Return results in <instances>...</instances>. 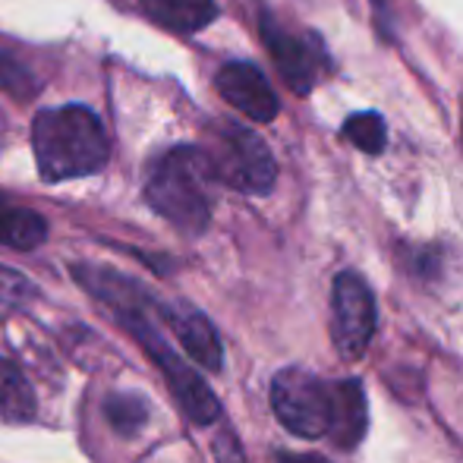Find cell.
Here are the masks:
<instances>
[{"mask_svg": "<svg viewBox=\"0 0 463 463\" xmlns=\"http://www.w3.org/2000/svg\"><path fill=\"white\" fill-rule=\"evenodd\" d=\"M165 325L177 335L180 347L186 350L189 360H195L199 366L218 372L224 363V347H221V337L214 331V325L202 316L199 309H189V306H167L165 303Z\"/></svg>", "mask_w": 463, "mask_h": 463, "instance_id": "8", "label": "cell"}, {"mask_svg": "<svg viewBox=\"0 0 463 463\" xmlns=\"http://www.w3.org/2000/svg\"><path fill=\"white\" fill-rule=\"evenodd\" d=\"M139 6L171 32H199L218 19L214 0H139Z\"/></svg>", "mask_w": 463, "mask_h": 463, "instance_id": "11", "label": "cell"}, {"mask_svg": "<svg viewBox=\"0 0 463 463\" xmlns=\"http://www.w3.org/2000/svg\"><path fill=\"white\" fill-rule=\"evenodd\" d=\"M214 86H218L221 98L233 110H240V114L256 123H271L280 110L275 89H271V82L265 80V73L256 63H246V61L224 63L218 70V76H214Z\"/></svg>", "mask_w": 463, "mask_h": 463, "instance_id": "7", "label": "cell"}, {"mask_svg": "<svg viewBox=\"0 0 463 463\" xmlns=\"http://www.w3.org/2000/svg\"><path fill=\"white\" fill-rule=\"evenodd\" d=\"M32 148H35L38 174L48 184L92 177L110 158L108 133L86 104L38 110L32 123Z\"/></svg>", "mask_w": 463, "mask_h": 463, "instance_id": "2", "label": "cell"}, {"mask_svg": "<svg viewBox=\"0 0 463 463\" xmlns=\"http://www.w3.org/2000/svg\"><path fill=\"white\" fill-rule=\"evenodd\" d=\"M76 280L86 287L92 297L101 299L104 306H110V312L117 316V322L148 350L158 369L165 372L167 384H171L174 397L184 407V413L199 426L218 420L221 403L212 394L202 375L193 366H186L177 356V350L165 341L161 328H165V303L155 299L139 280L120 275L114 269H101V265H76L73 269Z\"/></svg>", "mask_w": 463, "mask_h": 463, "instance_id": "1", "label": "cell"}, {"mask_svg": "<svg viewBox=\"0 0 463 463\" xmlns=\"http://www.w3.org/2000/svg\"><path fill=\"white\" fill-rule=\"evenodd\" d=\"M344 139H350V146H356L366 155H378L384 148V139H388V129H384L382 117L372 114H350L347 123H344Z\"/></svg>", "mask_w": 463, "mask_h": 463, "instance_id": "15", "label": "cell"}, {"mask_svg": "<svg viewBox=\"0 0 463 463\" xmlns=\"http://www.w3.org/2000/svg\"><path fill=\"white\" fill-rule=\"evenodd\" d=\"M212 174L218 184L237 189L246 195L271 193L278 180V165L271 148L250 127H240L233 120H221L208 127V142L202 146Z\"/></svg>", "mask_w": 463, "mask_h": 463, "instance_id": "4", "label": "cell"}, {"mask_svg": "<svg viewBox=\"0 0 463 463\" xmlns=\"http://www.w3.org/2000/svg\"><path fill=\"white\" fill-rule=\"evenodd\" d=\"M262 38L269 44V54L275 57L284 82L297 95H309V89L316 86V61H312V51L303 38L290 35L284 25H278L271 16L262 19Z\"/></svg>", "mask_w": 463, "mask_h": 463, "instance_id": "9", "label": "cell"}, {"mask_svg": "<svg viewBox=\"0 0 463 463\" xmlns=\"http://www.w3.org/2000/svg\"><path fill=\"white\" fill-rule=\"evenodd\" d=\"M48 240V221L38 212L0 195V246L10 250H35Z\"/></svg>", "mask_w": 463, "mask_h": 463, "instance_id": "12", "label": "cell"}, {"mask_svg": "<svg viewBox=\"0 0 463 463\" xmlns=\"http://www.w3.org/2000/svg\"><path fill=\"white\" fill-rule=\"evenodd\" d=\"M0 89L16 101H29L35 95V80L29 76V70L19 67V61H13L10 54L0 51Z\"/></svg>", "mask_w": 463, "mask_h": 463, "instance_id": "16", "label": "cell"}, {"mask_svg": "<svg viewBox=\"0 0 463 463\" xmlns=\"http://www.w3.org/2000/svg\"><path fill=\"white\" fill-rule=\"evenodd\" d=\"M104 416H108V422L114 426V432L133 439L148 422V401L139 394H110L108 401H104Z\"/></svg>", "mask_w": 463, "mask_h": 463, "instance_id": "14", "label": "cell"}, {"mask_svg": "<svg viewBox=\"0 0 463 463\" xmlns=\"http://www.w3.org/2000/svg\"><path fill=\"white\" fill-rule=\"evenodd\" d=\"M335 391V410H331V439L350 451L363 441L366 435V391L363 382L356 378H344V382L331 384Z\"/></svg>", "mask_w": 463, "mask_h": 463, "instance_id": "10", "label": "cell"}, {"mask_svg": "<svg viewBox=\"0 0 463 463\" xmlns=\"http://www.w3.org/2000/svg\"><path fill=\"white\" fill-rule=\"evenodd\" d=\"M280 463H331V460L318 458V454H284Z\"/></svg>", "mask_w": 463, "mask_h": 463, "instance_id": "18", "label": "cell"}, {"mask_svg": "<svg viewBox=\"0 0 463 463\" xmlns=\"http://www.w3.org/2000/svg\"><path fill=\"white\" fill-rule=\"evenodd\" d=\"M271 410L278 422L297 439H325L331 435L335 391L328 382L306 369H284L271 382Z\"/></svg>", "mask_w": 463, "mask_h": 463, "instance_id": "5", "label": "cell"}, {"mask_svg": "<svg viewBox=\"0 0 463 463\" xmlns=\"http://www.w3.org/2000/svg\"><path fill=\"white\" fill-rule=\"evenodd\" d=\"M38 290L25 275L0 265V306H25L29 299H35Z\"/></svg>", "mask_w": 463, "mask_h": 463, "instance_id": "17", "label": "cell"}, {"mask_svg": "<svg viewBox=\"0 0 463 463\" xmlns=\"http://www.w3.org/2000/svg\"><path fill=\"white\" fill-rule=\"evenodd\" d=\"M212 184L218 180L202 146H174L152 158L142 195L155 214L195 237L212 221Z\"/></svg>", "mask_w": 463, "mask_h": 463, "instance_id": "3", "label": "cell"}, {"mask_svg": "<svg viewBox=\"0 0 463 463\" xmlns=\"http://www.w3.org/2000/svg\"><path fill=\"white\" fill-rule=\"evenodd\" d=\"M35 416V391L23 369L10 360H0V420L29 422Z\"/></svg>", "mask_w": 463, "mask_h": 463, "instance_id": "13", "label": "cell"}, {"mask_svg": "<svg viewBox=\"0 0 463 463\" xmlns=\"http://www.w3.org/2000/svg\"><path fill=\"white\" fill-rule=\"evenodd\" d=\"M331 312H335V347L347 363L360 360L369 350L372 335H375V297L369 284L356 271H341L331 284Z\"/></svg>", "mask_w": 463, "mask_h": 463, "instance_id": "6", "label": "cell"}]
</instances>
